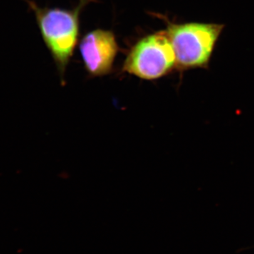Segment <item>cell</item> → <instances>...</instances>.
I'll return each instance as SVG.
<instances>
[{
  "label": "cell",
  "instance_id": "4",
  "mask_svg": "<svg viewBox=\"0 0 254 254\" xmlns=\"http://www.w3.org/2000/svg\"><path fill=\"white\" fill-rule=\"evenodd\" d=\"M79 50L85 68L90 76L100 77L113 71L119 52L115 34L109 30L96 29L81 38Z\"/></svg>",
  "mask_w": 254,
  "mask_h": 254
},
{
  "label": "cell",
  "instance_id": "3",
  "mask_svg": "<svg viewBox=\"0 0 254 254\" xmlns=\"http://www.w3.org/2000/svg\"><path fill=\"white\" fill-rule=\"evenodd\" d=\"M176 68V56L166 31L143 37L132 47L124 63V72L147 81L166 76Z\"/></svg>",
  "mask_w": 254,
  "mask_h": 254
},
{
  "label": "cell",
  "instance_id": "1",
  "mask_svg": "<svg viewBox=\"0 0 254 254\" xmlns=\"http://www.w3.org/2000/svg\"><path fill=\"white\" fill-rule=\"evenodd\" d=\"M93 0H79L72 9L41 7L34 1L27 0L33 11L42 38L54 60L61 79L77 45L80 31V14Z\"/></svg>",
  "mask_w": 254,
  "mask_h": 254
},
{
  "label": "cell",
  "instance_id": "2",
  "mask_svg": "<svg viewBox=\"0 0 254 254\" xmlns=\"http://www.w3.org/2000/svg\"><path fill=\"white\" fill-rule=\"evenodd\" d=\"M165 31L176 56V68L180 71L208 67L212 55L225 25L190 22L176 23L164 16Z\"/></svg>",
  "mask_w": 254,
  "mask_h": 254
}]
</instances>
